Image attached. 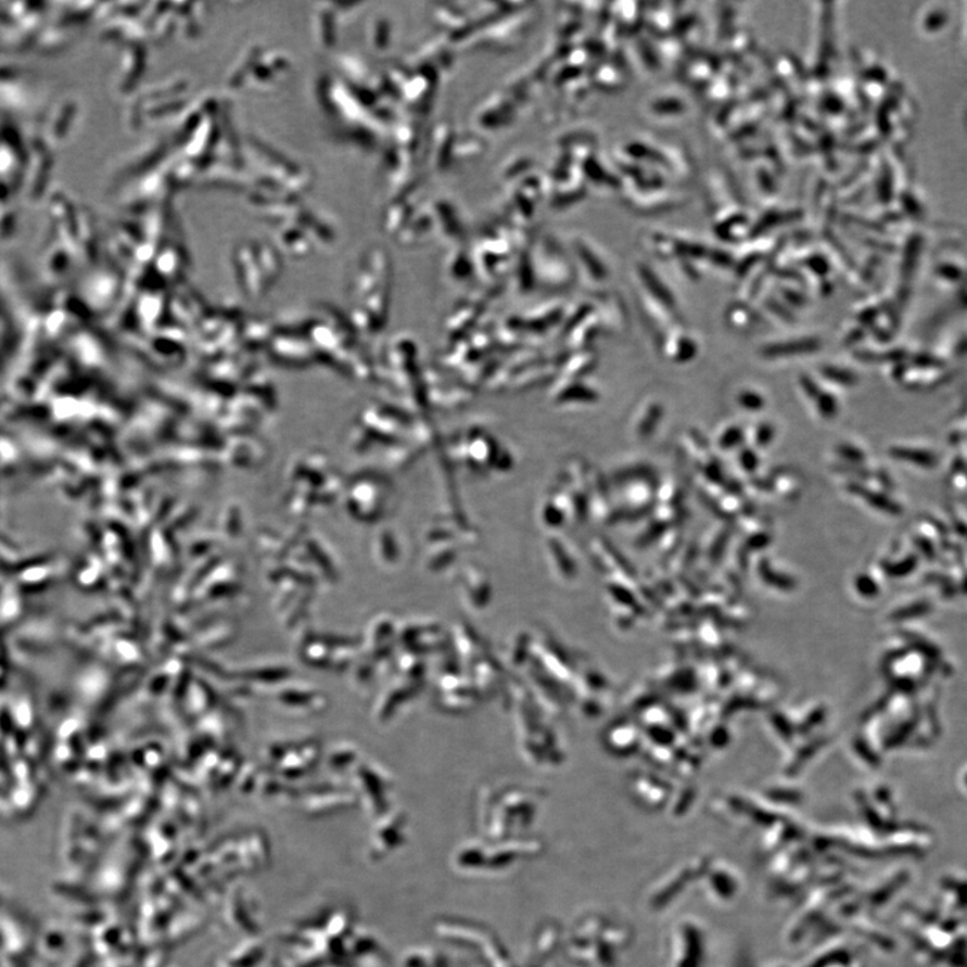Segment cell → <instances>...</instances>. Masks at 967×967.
Returning a JSON list of instances; mask_svg holds the SVG:
<instances>
[{"mask_svg":"<svg viewBox=\"0 0 967 967\" xmlns=\"http://www.w3.org/2000/svg\"><path fill=\"white\" fill-rule=\"evenodd\" d=\"M823 374L825 376V378H828L830 379V381L834 382L845 384L851 383V376H848L847 372L841 370L837 371L835 369H830V367H827V369L823 371Z\"/></svg>","mask_w":967,"mask_h":967,"instance_id":"3","label":"cell"},{"mask_svg":"<svg viewBox=\"0 0 967 967\" xmlns=\"http://www.w3.org/2000/svg\"><path fill=\"white\" fill-rule=\"evenodd\" d=\"M818 347L819 343L814 341V339H804V341L782 343L778 344V346L767 347L763 349V354H765L767 358H785V356L794 354L811 353V351H816Z\"/></svg>","mask_w":967,"mask_h":967,"instance_id":"1","label":"cell"},{"mask_svg":"<svg viewBox=\"0 0 967 967\" xmlns=\"http://www.w3.org/2000/svg\"><path fill=\"white\" fill-rule=\"evenodd\" d=\"M804 389H805V392L809 395H811V397H814L812 399H814V400L818 399V407H819L818 410L822 411L823 416L829 417V416L835 415L836 403L832 399V397H830L829 394L818 392V389L814 387L812 382H809V381L804 382Z\"/></svg>","mask_w":967,"mask_h":967,"instance_id":"2","label":"cell"},{"mask_svg":"<svg viewBox=\"0 0 967 967\" xmlns=\"http://www.w3.org/2000/svg\"><path fill=\"white\" fill-rule=\"evenodd\" d=\"M740 404L746 407H761L762 399L755 394H745L743 397H740Z\"/></svg>","mask_w":967,"mask_h":967,"instance_id":"4","label":"cell"}]
</instances>
